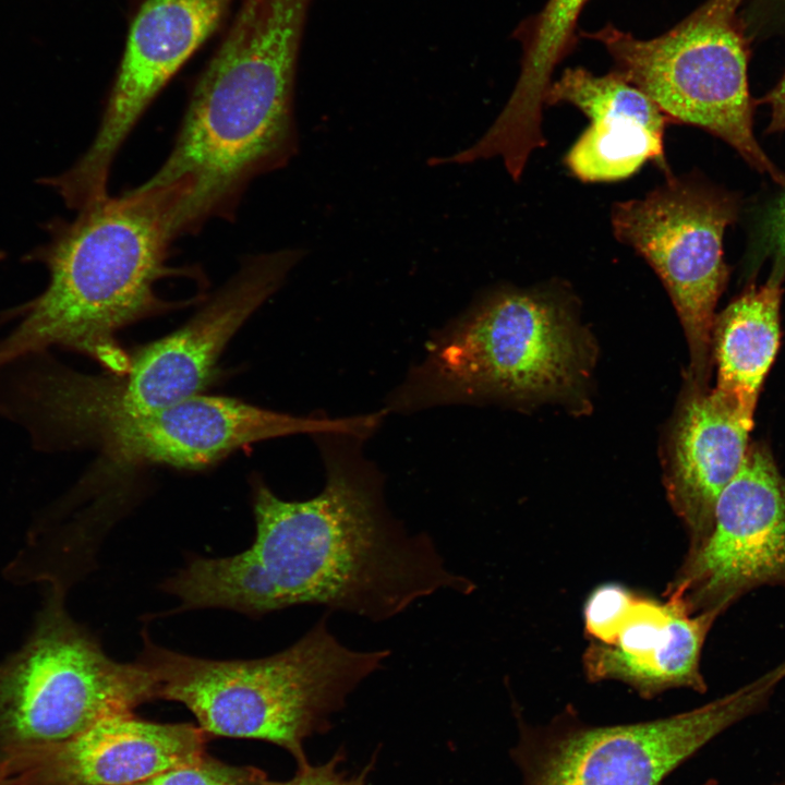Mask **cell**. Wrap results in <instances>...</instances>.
Returning <instances> with one entry per match:
<instances>
[{
  "instance_id": "17",
  "label": "cell",
  "mask_w": 785,
  "mask_h": 785,
  "mask_svg": "<svg viewBox=\"0 0 785 785\" xmlns=\"http://www.w3.org/2000/svg\"><path fill=\"white\" fill-rule=\"evenodd\" d=\"M718 616L690 614L680 604L638 595L612 643L591 641L583 653L588 680L619 681L643 699L671 689L708 690L702 649Z\"/></svg>"
},
{
  "instance_id": "23",
  "label": "cell",
  "mask_w": 785,
  "mask_h": 785,
  "mask_svg": "<svg viewBox=\"0 0 785 785\" xmlns=\"http://www.w3.org/2000/svg\"><path fill=\"white\" fill-rule=\"evenodd\" d=\"M762 238L766 253L773 258L771 276L783 280L785 276V186L765 217Z\"/></svg>"
},
{
  "instance_id": "2",
  "label": "cell",
  "mask_w": 785,
  "mask_h": 785,
  "mask_svg": "<svg viewBox=\"0 0 785 785\" xmlns=\"http://www.w3.org/2000/svg\"><path fill=\"white\" fill-rule=\"evenodd\" d=\"M310 0H241L196 80L174 144L145 184L173 201L176 235L233 217L246 185L295 155L294 78Z\"/></svg>"
},
{
  "instance_id": "15",
  "label": "cell",
  "mask_w": 785,
  "mask_h": 785,
  "mask_svg": "<svg viewBox=\"0 0 785 785\" xmlns=\"http://www.w3.org/2000/svg\"><path fill=\"white\" fill-rule=\"evenodd\" d=\"M753 418L716 389L688 383L665 446L664 486L688 535V550L710 533L715 504L740 469Z\"/></svg>"
},
{
  "instance_id": "1",
  "label": "cell",
  "mask_w": 785,
  "mask_h": 785,
  "mask_svg": "<svg viewBox=\"0 0 785 785\" xmlns=\"http://www.w3.org/2000/svg\"><path fill=\"white\" fill-rule=\"evenodd\" d=\"M315 436L326 470L323 490L285 500L254 479L253 544L233 556L189 558L162 584L180 609L261 616L323 605L377 623L439 590L473 592L475 584L446 567L426 532L409 533L389 512L382 475L354 445L360 438Z\"/></svg>"
},
{
  "instance_id": "5",
  "label": "cell",
  "mask_w": 785,
  "mask_h": 785,
  "mask_svg": "<svg viewBox=\"0 0 785 785\" xmlns=\"http://www.w3.org/2000/svg\"><path fill=\"white\" fill-rule=\"evenodd\" d=\"M590 351L565 298L548 289H497L437 333L390 404L403 411L565 397L583 384Z\"/></svg>"
},
{
  "instance_id": "14",
  "label": "cell",
  "mask_w": 785,
  "mask_h": 785,
  "mask_svg": "<svg viewBox=\"0 0 785 785\" xmlns=\"http://www.w3.org/2000/svg\"><path fill=\"white\" fill-rule=\"evenodd\" d=\"M204 732L132 711L102 717L55 744L0 753L12 785H133L202 757Z\"/></svg>"
},
{
  "instance_id": "4",
  "label": "cell",
  "mask_w": 785,
  "mask_h": 785,
  "mask_svg": "<svg viewBox=\"0 0 785 785\" xmlns=\"http://www.w3.org/2000/svg\"><path fill=\"white\" fill-rule=\"evenodd\" d=\"M325 613L289 648L255 660H207L155 644L143 635L138 660L157 698L184 704L204 733L254 738L309 762L303 742L331 727L348 697L381 669L390 650L357 651L329 630Z\"/></svg>"
},
{
  "instance_id": "10",
  "label": "cell",
  "mask_w": 785,
  "mask_h": 785,
  "mask_svg": "<svg viewBox=\"0 0 785 785\" xmlns=\"http://www.w3.org/2000/svg\"><path fill=\"white\" fill-rule=\"evenodd\" d=\"M734 197L689 177L666 181L611 209L615 238L654 269L675 306L689 348L687 382L709 388L716 303L728 280L725 229L737 217Z\"/></svg>"
},
{
  "instance_id": "21",
  "label": "cell",
  "mask_w": 785,
  "mask_h": 785,
  "mask_svg": "<svg viewBox=\"0 0 785 785\" xmlns=\"http://www.w3.org/2000/svg\"><path fill=\"white\" fill-rule=\"evenodd\" d=\"M639 594L618 583L596 587L583 607L584 630L591 641L612 643Z\"/></svg>"
},
{
  "instance_id": "13",
  "label": "cell",
  "mask_w": 785,
  "mask_h": 785,
  "mask_svg": "<svg viewBox=\"0 0 785 785\" xmlns=\"http://www.w3.org/2000/svg\"><path fill=\"white\" fill-rule=\"evenodd\" d=\"M233 0H146L135 14L96 136L78 161L44 180L80 209L108 196L113 159L153 99L221 24Z\"/></svg>"
},
{
  "instance_id": "22",
  "label": "cell",
  "mask_w": 785,
  "mask_h": 785,
  "mask_svg": "<svg viewBox=\"0 0 785 785\" xmlns=\"http://www.w3.org/2000/svg\"><path fill=\"white\" fill-rule=\"evenodd\" d=\"M376 759V754H374L359 773L347 775L338 768L345 760V752L339 749L325 763L312 765L307 762L298 766L291 778L287 781H268L266 778L262 785H366Z\"/></svg>"
},
{
  "instance_id": "6",
  "label": "cell",
  "mask_w": 785,
  "mask_h": 785,
  "mask_svg": "<svg viewBox=\"0 0 785 785\" xmlns=\"http://www.w3.org/2000/svg\"><path fill=\"white\" fill-rule=\"evenodd\" d=\"M303 256L301 249L249 256L186 323L129 354L118 374H47L37 398L44 419L63 437L73 438L104 420L202 394L228 342Z\"/></svg>"
},
{
  "instance_id": "18",
  "label": "cell",
  "mask_w": 785,
  "mask_h": 785,
  "mask_svg": "<svg viewBox=\"0 0 785 785\" xmlns=\"http://www.w3.org/2000/svg\"><path fill=\"white\" fill-rule=\"evenodd\" d=\"M587 0H550L527 45L521 72L503 110L470 145L475 160L500 158L512 179H520L530 156L545 146L543 107L556 64L567 52L578 15Z\"/></svg>"
},
{
  "instance_id": "8",
  "label": "cell",
  "mask_w": 785,
  "mask_h": 785,
  "mask_svg": "<svg viewBox=\"0 0 785 785\" xmlns=\"http://www.w3.org/2000/svg\"><path fill=\"white\" fill-rule=\"evenodd\" d=\"M780 683L771 669L701 706L635 723L594 725L566 708L532 725L516 713L509 753L521 785H662L724 730L763 711Z\"/></svg>"
},
{
  "instance_id": "12",
  "label": "cell",
  "mask_w": 785,
  "mask_h": 785,
  "mask_svg": "<svg viewBox=\"0 0 785 785\" xmlns=\"http://www.w3.org/2000/svg\"><path fill=\"white\" fill-rule=\"evenodd\" d=\"M343 418L297 416L245 401L196 395L146 412L104 420L73 444L96 445L100 460L94 479L152 464L203 469L237 449L294 434H340Z\"/></svg>"
},
{
  "instance_id": "11",
  "label": "cell",
  "mask_w": 785,
  "mask_h": 785,
  "mask_svg": "<svg viewBox=\"0 0 785 785\" xmlns=\"http://www.w3.org/2000/svg\"><path fill=\"white\" fill-rule=\"evenodd\" d=\"M763 585L785 587V476L754 443L717 498L710 533L687 551L664 596L692 615L721 616Z\"/></svg>"
},
{
  "instance_id": "19",
  "label": "cell",
  "mask_w": 785,
  "mask_h": 785,
  "mask_svg": "<svg viewBox=\"0 0 785 785\" xmlns=\"http://www.w3.org/2000/svg\"><path fill=\"white\" fill-rule=\"evenodd\" d=\"M782 281L750 286L717 316L712 329L716 389L753 418L763 381L780 346Z\"/></svg>"
},
{
  "instance_id": "26",
  "label": "cell",
  "mask_w": 785,
  "mask_h": 785,
  "mask_svg": "<svg viewBox=\"0 0 785 785\" xmlns=\"http://www.w3.org/2000/svg\"><path fill=\"white\" fill-rule=\"evenodd\" d=\"M702 785H720V784H718V782H717L716 780L710 778V780L705 781ZM775 785H785V782H784V783H780V784H775Z\"/></svg>"
},
{
  "instance_id": "25",
  "label": "cell",
  "mask_w": 785,
  "mask_h": 785,
  "mask_svg": "<svg viewBox=\"0 0 785 785\" xmlns=\"http://www.w3.org/2000/svg\"><path fill=\"white\" fill-rule=\"evenodd\" d=\"M0 785H12V780L4 764L0 761Z\"/></svg>"
},
{
  "instance_id": "20",
  "label": "cell",
  "mask_w": 785,
  "mask_h": 785,
  "mask_svg": "<svg viewBox=\"0 0 785 785\" xmlns=\"http://www.w3.org/2000/svg\"><path fill=\"white\" fill-rule=\"evenodd\" d=\"M265 780L258 769L227 764L204 753L133 785H262Z\"/></svg>"
},
{
  "instance_id": "3",
  "label": "cell",
  "mask_w": 785,
  "mask_h": 785,
  "mask_svg": "<svg viewBox=\"0 0 785 785\" xmlns=\"http://www.w3.org/2000/svg\"><path fill=\"white\" fill-rule=\"evenodd\" d=\"M51 227L50 241L32 254L47 266L48 287L0 342V366L55 345L118 374L129 359L118 333L177 306L157 294L158 281L182 273L167 265L177 238L172 205L161 190L143 183Z\"/></svg>"
},
{
  "instance_id": "28",
  "label": "cell",
  "mask_w": 785,
  "mask_h": 785,
  "mask_svg": "<svg viewBox=\"0 0 785 785\" xmlns=\"http://www.w3.org/2000/svg\"><path fill=\"white\" fill-rule=\"evenodd\" d=\"M2 257V253L0 252V258Z\"/></svg>"
},
{
  "instance_id": "24",
  "label": "cell",
  "mask_w": 785,
  "mask_h": 785,
  "mask_svg": "<svg viewBox=\"0 0 785 785\" xmlns=\"http://www.w3.org/2000/svg\"><path fill=\"white\" fill-rule=\"evenodd\" d=\"M765 101L771 107V120L768 131L780 132L785 130V74L765 96Z\"/></svg>"
},
{
  "instance_id": "7",
  "label": "cell",
  "mask_w": 785,
  "mask_h": 785,
  "mask_svg": "<svg viewBox=\"0 0 785 785\" xmlns=\"http://www.w3.org/2000/svg\"><path fill=\"white\" fill-rule=\"evenodd\" d=\"M50 589L26 641L0 662V753L65 740L98 720L157 698L136 660L111 659Z\"/></svg>"
},
{
  "instance_id": "16",
  "label": "cell",
  "mask_w": 785,
  "mask_h": 785,
  "mask_svg": "<svg viewBox=\"0 0 785 785\" xmlns=\"http://www.w3.org/2000/svg\"><path fill=\"white\" fill-rule=\"evenodd\" d=\"M560 102L573 105L591 121L565 156L580 181L621 180L648 161L671 174L664 152L669 119L616 71L597 76L582 68L565 70L545 96V105Z\"/></svg>"
},
{
  "instance_id": "27",
  "label": "cell",
  "mask_w": 785,
  "mask_h": 785,
  "mask_svg": "<svg viewBox=\"0 0 785 785\" xmlns=\"http://www.w3.org/2000/svg\"><path fill=\"white\" fill-rule=\"evenodd\" d=\"M785 673V660L780 664Z\"/></svg>"
},
{
  "instance_id": "9",
  "label": "cell",
  "mask_w": 785,
  "mask_h": 785,
  "mask_svg": "<svg viewBox=\"0 0 785 785\" xmlns=\"http://www.w3.org/2000/svg\"><path fill=\"white\" fill-rule=\"evenodd\" d=\"M742 1L708 0L653 39H637L613 27L592 37L606 46L615 71L652 99L671 122L720 137L784 188L785 174L753 134L748 50L737 20Z\"/></svg>"
}]
</instances>
